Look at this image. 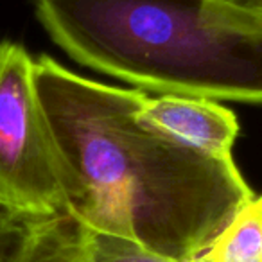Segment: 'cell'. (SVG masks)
<instances>
[{"mask_svg": "<svg viewBox=\"0 0 262 262\" xmlns=\"http://www.w3.org/2000/svg\"><path fill=\"white\" fill-rule=\"evenodd\" d=\"M34 86L58 151L67 214L90 232L185 262L255 196L237 164L144 124L142 90L86 79L47 56L34 61Z\"/></svg>", "mask_w": 262, "mask_h": 262, "instance_id": "obj_1", "label": "cell"}, {"mask_svg": "<svg viewBox=\"0 0 262 262\" xmlns=\"http://www.w3.org/2000/svg\"><path fill=\"white\" fill-rule=\"evenodd\" d=\"M76 61L142 92L262 104V24L215 0H36Z\"/></svg>", "mask_w": 262, "mask_h": 262, "instance_id": "obj_2", "label": "cell"}, {"mask_svg": "<svg viewBox=\"0 0 262 262\" xmlns=\"http://www.w3.org/2000/svg\"><path fill=\"white\" fill-rule=\"evenodd\" d=\"M0 205L31 217L67 214L58 151L34 86V59L0 41Z\"/></svg>", "mask_w": 262, "mask_h": 262, "instance_id": "obj_3", "label": "cell"}, {"mask_svg": "<svg viewBox=\"0 0 262 262\" xmlns=\"http://www.w3.org/2000/svg\"><path fill=\"white\" fill-rule=\"evenodd\" d=\"M139 117L144 124L187 147L225 164H235L233 144L239 122L232 110L217 101L185 95L142 94Z\"/></svg>", "mask_w": 262, "mask_h": 262, "instance_id": "obj_4", "label": "cell"}, {"mask_svg": "<svg viewBox=\"0 0 262 262\" xmlns=\"http://www.w3.org/2000/svg\"><path fill=\"white\" fill-rule=\"evenodd\" d=\"M8 262H94L86 228L69 214L33 217Z\"/></svg>", "mask_w": 262, "mask_h": 262, "instance_id": "obj_5", "label": "cell"}, {"mask_svg": "<svg viewBox=\"0 0 262 262\" xmlns=\"http://www.w3.org/2000/svg\"><path fill=\"white\" fill-rule=\"evenodd\" d=\"M185 262H262V194L248 200L214 239Z\"/></svg>", "mask_w": 262, "mask_h": 262, "instance_id": "obj_6", "label": "cell"}, {"mask_svg": "<svg viewBox=\"0 0 262 262\" xmlns=\"http://www.w3.org/2000/svg\"><path fill=\"white\" fill-rule=\"evenodd\" d=\"M86 237L88 250L94 262H178L122 237L90 232V230H86Z\"/></svg>", "mask_w": 262, "mask_h": 262, "instance_id": "obj_7", "label": "cell"}, {"mask_svg": "<svg viewBox=\"0 0 262 262\" xmlns=\"http://www.w3.org/2000/svg\"><path fill=\"white\" fill-rule=\"evenodd\" d=\"M31 215L13 212L0 205V262H8L15 248L22 241Z\"/></svg>", "mask_w": 262, "mask_h": 262, "instance_id": "obj_8", "label": "cell"}, {"mask_svg": "<svg viewBox=\"0 0 262 262\" xmlns=\"http://www.w3.org/2000/svg\"><path fill=\"white\" fill-rule=\"evenodd\" d=\"M215 2L262 24V0H215Z\"/></svg>", "mask_w": 262, "mask_h": 262, "instance_id": "obj_9", "label": "cell"}]
</instances>
